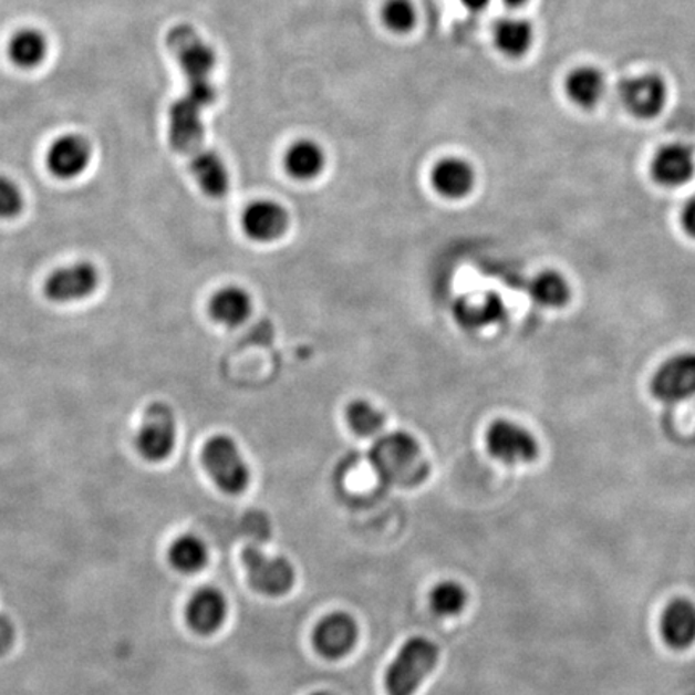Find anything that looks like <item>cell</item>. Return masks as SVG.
I'll list each match as a JSON object with an SVG mask.
<instances>
[{
	"label": "cell",
	"instance_id": "13",
	"mask_svg": "<svg viewBox=\"0 0 695 695\" xmlns=\"http://www.w3.org/2000/svg\"><path fill=\"white\" fill-rule=\"evenodd\" d=\"M357 641V625L353 616L345 612L329 613L328 616L314 627L313 643L315 651L322 657L335 658L345 657L353 651Z\"/></svg>",
	"mask_w": 695,
	"mask_h": 695
},
{
	"label": "cell",
	"instance_id": "35",
	"mask_svg": "<svg viewBox=\"0 0 695 695\" xmlns=\"http://www.w3.org/2000/svg\"><path fill=\"white\" fill-rule=\"evenodd\" d=\"M505 2L509 7H521L523 3H527L528 0H505Z\"/></svg>",
	"mask_w": 695,
	"mask_h": 695
},
{
	"label": "cell",
	"instance_id": "4",
	"mask_svg": "<svg viewBox=\"0 0 695 695\" xmlns=\"http://www.w3.org/2000/svg\"><path fill=\"white\" fill-rule=\"evenodd\" d=\"M205 470L216 487L227 495H240L250 484V469L240 453L239 446L226 435L208 439L201 452Z\"/></svg>",
	"mask_w": 695,
	"mask_h": 695
},
{
	"label": "cell",
	"instance_id": "24",
	"mask_svg": "<svg viewBox=\"0 0 695 695\" xmlns=\"http://www.w3.org/2000/svg\"><path fill=\"white\" fill-rule=\"evenodd\" d=\"M457 319L467 328H485L495 324L505 314V304L495 293H481L463 298L456 307Z\"/></svg>",
	"mask_w": 695,
	"mask_h": 695
},
{
	"label": "cell",
	"instance_id": "36",
	"mask_svg": "<svg viewBox=\"0 0 695 695\" xmlns=\"http://www.w3.org/2000/svg\"><path fill=\"white\" fill-rule=\"evenodd\" d=\"M313 695H335V694H332V693H325V691H322V693H315V694H313Z\"/></svg>",
	"mask_w": 695,
	"mask_h": 695
},
{
	"label": "cell",
	"instance_id": "19",
	"mask_svg": "<svg viewBox=\"0 0 695 695\" xmlns=\"http://www.w3.org/2000/svg\"><path fill=\"white\" fill-rule=\"evenodd\" d=\"M191 176L205 195L211 198L225 197L229 190V172L226 163L216 152L204 148L189 158Z\"/></svg>",
	"mask_w": 695,
	"mask_h": 695
},
{
	"label": "cell",
	"instance_id": "5",
	"mask_svg": "<svg viewBox=\"0 0 695 695\" xmlns=\"http://www.w3.org/2000/svg\"><path fill=\"white\" fill-rule=\"evenodd\" d=\"M177 438V422L172 407L163 401L145 409L136 435L137 453L148 463H163L172 456Z\"/></svg>",
	"mask_w": 695,
	"mask_h": 695
},
{
	"label": "cell",
	"instance_id": "27",
	"mask_svg": "<svg viewBox=\"0 0 695 695\" xmlns=\"http://www.w3.org/2000/svg\"><path fill=\"white\" fill-rule=\"evenodd\" d=\"M530 293L542 307L559 308L569 301L570 287L559 272L546 271L530 283Z\"/></svg>",
	"mask_w": 695,
	"mask_h": 695
},
{
	"label": "cell",
	"instance_id": "6",
	"mask_svg": "<svg viewBox=\"0 0 695 695\" xmlns=\"http://www.w3.org/2000/svg\"><path fill=\"white\" fill-rule=\"evenodd\" d=\"M248 583L255 591L271 598L287 594L295 583L292 563L282 557H269L257 548H245L242 552Z\"/></svg>",
	"mask_w": 695,
	"mask_h": 695
},
{
	"label": "cell",
	"instance_id": "29",
	"mask_svg": "<svg viewBox=\"0 0 695 695\" xmlns=\"http://www.w3.org/2000/svg\"><path fill=\"white\" fill-rule=\"evenodd\" d=\"M467 604V592L456 581L436 584L431 594V605L442 616H454L463 612Z\"/></svg>",
	"mask_w": 695,
	"mask_h": 695
},
{
	"label": "cell",
	"instance_id": "3",
	"mask_svg": "<svg viewBox=\"0 0 695 695\" xmlns=\"http://www.w3.org/2000/svg\"><path fill=\"white\" fill-rule=\"evenodd\" d=\"M439 649L425 637H411L400 649L395 661L385 673L388 695H414L424 680L434 672Z\"/></svg>",
	"mask_w": 695,
	"mask_h": 695
},
{
	"label": "cell",
	"instance_id": "34",
	"mask_svg": "<svg viewBox=\"0 0 695 695\" xmlns=\"http://www.w3.org/2000/svg\"><path fill=\"white\" fill-rule=\"evenodd\" d=\"M460 3L470 12H481V10L487 9L491 0H460Z\"/></svg>",
	"mask_w": 695,
	"mask_h": 695
},
{
	"label": "cell",
	"instance_id": "12",
	"mask_svg": "<svg viewBox=\"0 0 695 695\" xmlns=\"http://www.w3.org/2000/svg\"><path fill=\"white\" fill-rule=\"evenodd\" d=\"M92 159V145L81 134H63L48 151L49 172L59 179L71 180L86 172Z\"/></svg>",
	"mask_w": 695,
	"mask_h": 695
},
{
	"label": "cell",
	"instance_id": "25",
	"mask_svg": "<svg viewBox=\"0 0 695 695\" xmlns=\"http://www.w3.org/2000/svg\"><path fill=\"white\" fill-rule=\"evenodd\" d=\"M492 35H495L499 51L507 56H514V59L523 56L533 44V27H531L530 21L523 20V18H501L495 24Z\"/></svg>",
	"mask_w": 695,
	"mask_h": 695
},
{
	"label": "cell",
	"instance_id": "28",
	"mask_svg": "<svg viewBox=\"0 0 695 695\" xmlns=\"http://www.w3.org/2000/svg\"><path fill=\"white\" fill-rule=\"evenodd\" d=\"M348 425L354 434L371 438L381 434L385 427V416L374 406L364 400L353 401L346 407L345 413Z\"/></svg>",
	"mask_w": 695,
	"mask_h": 695
},
{
	"label": "cell",
	"instance_id": "15",
	"mask_svg": "<svg viewBox=\"0 0 695 695\" xmlns=\"http://www.w3.org/2000/svg\"><path fill=\"white\" fill-rule=\"evenodd\" d=\"M652 176L666 187L683 186L695 172V155L686 144H670L655 154L651 165Z\"/></svg>",
	"mask_w": 695,
	"mask_h": 695
},
{
	"label": "cell",
	"instance_id": "23",
	"mask_svg": "<svg viewBox=\"0 0 695 695\" xmlns=\"http://www.w3.org/2000/svg\"><path fill=\"white\" fill-rule=\"evenodd\" d=\"M7 53L18 69H38L49 53L48 38L33 28H24L12 35Z\"/></svg>",
	"mask_w": 695,
	"mask_h": 695
},
{
	"label": "cell",
	"instance_id": "11",
	"mask_svg": "<svg viewBox=\"0 0 695 695\" xmlns=\"http://www.w3.org/2000/svg\"><path fill=\"white\" fill-rule=\"evenodd\" d=\"M623 106L637 118H655L666 104L668 91L665 81L657 74L627 77L619 86Z\"/></svg>",
	"mask_w": 695,
	"mask_h": 695
},
{
	"label": "cell",
	"instance_id": "14",
	"mask_svg": "<svg viewBox=\"0 0 695 695\" xmlns=\"http://www.w3.org/2000/svg\"><path fill=\"white\" fill-rule=\"evenodd\" d=\"M243 232L257 242H274L287 232L289 215L282 205L258 200L248 205L242 215Z\"/></svg>",
	"mask_w": 695,
	"mask_h": 695
},
{
	"label": "cell",
	"instance_id": "1",
	"mask_svg": "<svg viewBox=\"0 0 695 695\" xmlns=\"http://www.w3.org/2000/svg\"><path fill=\"white\" fill-rule=\"evenodd\" d=\"M166 44L186 77L184 97L204 110L215 104L218 92L211 76L216 69V53L207 39L190 24L183 23L169 30Z\"/></svg>",
	"mask_w": 695,
	"mask_h": 695
},
{
	"label": "cell",
	"instance_id": "17",
	"mask_svg": "<svg viewBox=\"0 0 695 695\" xmlns=\"http://www.w3.org/2000/svg\"><path fill=\"white\" fill-rule=\"evenodd\" d=\"M432 186L436 194L452 200L467 197L475 186V173L463 158L449 157L436 163L432 172Z\"/></svg>",
	"mask_w": 695,
	"mask_h": 695
},
{
	"label": "cell",
	"instance_id": "9",
	"mask_svg": "<svg viewBox=\"0 0 695 695\" xmlns=\"http://www.w3.org/2000/svg\"><path fill=\"white\" fill-rule=\"evenodd\" d=\"M487 448L495 459L507 466L530 463L538 454L533 435L510 421L492 422L487 432Z\"/></svg>",
	"mask_w": 695,
	"mask_h": 695
},
{
	"label": "cell",
	"instance_id": "21",
	"mask_svg": "<svg viewBox=\"0 0 695 695\" xmlns=\"http://www.w3.org/2000/svg\"><path fill=\"white\" fill-rule=\"evenodd\" d=\"M209 313L218 324L237 328L250 318L251 298L240 287H225L209 301Z\"/></svg>",
	"mask_w": 695,
	"mask_h": 695
},
{
	"label": "cell",
	"instance_id": "8",
	"mask_svg": "<svg viewBox=\"0 0 695 695\" xmlns=\"http://www.w3.org/2000/svg\"><path fill=\"white\" fill-rule=\"evenodd\" d=\"M205 110L187 97L177 98L169 106L168 136L173 148L187 159L204 151Z\"/></svg>",
	"mask_w": 695,
	"mask_h": 695
},
{
	"label": "cell",
	"instance_id": "32",
	"mask_svg": "<svg viewBox=\"0 0 695 695\" xmlns=\"http://www.w3.org/2000/svg\"><path fill=\"white\" fill-rule=\"evenodd\" d=\"M15 641V627L6 616H0V655L6 654Z\"/></svg>",
	"mask_w": 695,
	"mask_h": 695
},
{
	"label": "cell",
	"instance_id": "20",
	"mask_svg": "<svg viewBox=\"0 0 695 695\" xmlns=\"http://www.w3.org/2000/svg\"><path fill=\"white\" fill-rule=\"evenodd\" d=\"M287 173L300 183H308L321 176L325 168V152L318 142L310 139L297 141L287 151Z\"/></svg>",
	"mask_w": 695,
	"mask_h": 695
},
{
	"label": "cell",
	"instance_id": "30",
	"mask_svg": "<svg viewBox=\"0 0 695 695\" xmlns=\"http://www.w3.org/2000/svg\"><path fill=\"white\" fill-rule=\"evenodd\" d=\"M382 21L393 33H409L416 27V7L411 0H386L382 7Z\"/></svg>",
	"mask_w": 695,
	"mask_h": 695
},
{
	"label": "cell",
	"instance_id": "16",
	"mask_svg": "<svg viewBox=\"0 0 695 695\" xmlns=\"http://www.w3.org/2000/svg\"><path fill=\"white\" fill-rule=\"evenodd\" d=\"M186 615L195 633L204 636L216 633L226 620V598L215 588H201L191 595Z\"/></svg>",
	"mask_w": 695,
	"mask_h": 695
},
{
	"label": "cell",
	"instance_id": "7",
	"mask_svg": "<svg viewBox=\"0 0 695 695\" xmlns=\"http://www.w3.org/2000/svg\"><path fill=\"white\" fill-rule=\"evenodd\" d=\"M98 283V269L92 262L77 261L55 269L44 282V293L53 303H74L94 295Z\"/></svg>",
	"mask_w": 695,
	"mask_h": 695
},
{
	"label": "cell",
	"instance_id": "10",
	"mask_svg": "<svg viewBox=\"0 0 695 695\" xmlns=\"http://www.w3.org/2000/svg\"><path fill=\"white\" fill-rule=\"evenodd\" d=\"M655 398L678 403L695 395V353L670 357L655 372L651 383Z\"/></svg>",
	"mask_w": 695,
	"mask_h": 695
},
{
	"label": "cell",
	"instance_id": "18",
	"mask_svg": "<svg viewBox=\"0 0 695 695\" xmlns=\"http://www.w3.org/2000/svg\"><path fill=\"white\" fill-rule=\"evenodd\" d=\"M662 636L673 649H686L695 641V605L686 599H676L662 615Z\"/></svg>",
	"mask_w": 695,
	"mask_h": 695
},
{
	"label": "cell",
	"instance_id": "31",
	"mask_svg": "<svg viewBox=\"0 0 695 695\" xmlns=\"http://www.w3.org/2000/svg\"><path fill=\"white\" fill-rule=\"evenodd\" d=\"M24 209L23 191L15 180L7 176H0V219L10 221L17 218Z\"/></svg>",
	"mask_w": 695,
	"mask_h": 695
},
{
	"label": "cell",
	"instance_id": "33",
	"mask_svg": "<svg viewBox=\"0 0 695 695\" xmlns=\"http://www.w3.org/2000/svg\"><path fill=\"white\" fill-rule=\"evenodd\" d=\"M681 222H683L684 230L695 239V197L691 198L684 207Z\"/></svg>",
	"mask_w": 695,
	"mask_h": 695
},
{
	"label": "cell",
	"instance_id": "2",
	"mask_svg": "<svg viewBox=\"0 0 695 695\" xmlns=\"http://www.w3.org/2000/svg\"><path fill=\"white\" fill-rule=\"evenodd\" d=\"M375 470L390 485L414 487L427 477V460L414 436L396 432L383 436L372 449Z\"/></svg>",
	"mask_w": 695,
	"mask_h": 695
},
{
	"label": "cell",
	"instance_id": "22",
	"mask_svg": "<svg viewBox=\"0 0 695 695\" xmlns=\"http://www.w3.org/2000/svg\"><path fill=\"white\" fill-rule=\"evenodd\" d=\"M608 84L604 74L594 66H580L567 77L566 92L581 108H594L604 98Z\"/></svg>",
	"mask_w": 695,
	"mask_h": 695
},
{
	"label": "cell",
	"instance_id": "26",
	"mask_svg": "<svg viewBox=\"0 0 695 695\" xmlns=\"http://www.w3.org/2000/svg\"><path fill=\"white\" fill-rule=\"evenodd\" d=\"M173 567L183 573L200 572L208 562L207 544L194 535L177 538L169 549Z\"/></svg>",
	"mask_w": 695,
	"mask_h": 695
}]
</instances>
